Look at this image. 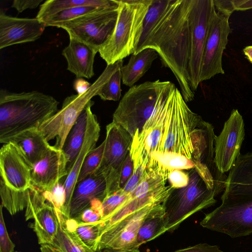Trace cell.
I'll list each match as a JSON object with an SVG mask.
<instances>
[{"instance_id": "1", "label": "cell", "mask_w": 252, "mask_h": 252, "mask_svg": "<svg viewBox=\"0 0 252 252\" xmlns=\"http://www.w3.org/2000/svg\"><path fill=\"white\" fill-rule=\"evenodd\" d=\"M215 136L213 126L192 111L180 91L167 81L151 117L132 138L134 169L145 171L152 157L167 154L186 157L198 172L215 169Z\"/></svg>"}, {"instance_id": "2", "label": "cell", "mask_w": 252, "mask_h": 252, "mask_svg": "<svg viewBox=\"0 0 252 252\" xmlns=\"http://www.w3.org/2000/svg\"><path fill=\"white\" fill-rule=\"evenodd\" d=\"M190 2L191 0H152L133 54L147 48L156 51L162 65L173 72L186 102L194 98L188 73Z\"/></svg>"}, {"instance_id": "3", "label": "cell", "mask_w": 252, "mask_h": 252, "mask_svg": "<svg viewBox=\"0 0 252 252\" xmlns=\"http://www.w3.org/2000/svg\"><path fill=\"white\" fill-rule=\"evenodd\" d=\"M221 203L206 214L202 227L236 238L252 234V152L241 154L229 172Z\"/></svg>"}, {"instance_id": "4", "label": "cell", "mask_w": 252, "mask_h": 252, "mask_svg": "<svg viewBox=\"0 0 252 252\" xmlns=\"http://www.w3.org/2000/svg\"><path fill=\"white\" fill-rule=\"evenodd\" d=\"M59 102L36 91H0V142L5 144L26 131L37 129L58 111Z\"/></svg>"}, {"instance_id": "5", "label": "cell", "mask_w": 252, "mask_h": 252, "mask_svg": "<svg viewBox=\"0 0 252 252\" xmlns=\"http://www.w3.org/2000/svg\"><path fill=\"white\" fill-rule=\"evenodd\" d=\"M114 30L99 49L107 65L133 54L141 36L144 20L152 0H118Z\"/></svg>"}, {"instance_id": "6", "label": "cell", "mask_w": 252, "mask_h": 252, "mask_svg": "<svg viewBox=\"0 0 252 252\" xmlns=\"http://www.w3.org/2000/svg\"><path fill=\"white\" fill-rule=\"evenodd\" d=\"M123 66V60L107 65L102 73L85 92L66 97L61 108L38 128L46 140L49 142L56 138L54 146L62 150L69 131L88 103L93 97L97 95L113 74Z\"/></svg>"}, {"instance_id": "7", "label": "cell", "mask_w": 252, "mask_h": 252, "mask_svg": "<svg viewBox=\"0 0 252 252\" xmlns=\"http://www.w3.org/2000/svg\"><path fill=\"white\" fill-rule=\"evenodd\" d=\"M189 182L183 188L173 189L163 203L166 231L176 229L193 214L214 205L218 193L212 189L195 168L189 170Z\"/></svg>"}, {"instance_id": "8", "label": "cell", "mask_w": 252, "mask_h": 252, "mask_svg": "<svg viewBox=\"0 0 252 252\" xmlns=\"http://www.w3.org/2000/svg\"><path fill=\"white\" fill-rule=\"evenodd\" d=\"M167 81H147L130 88L113 114V122L132 137L139 133L151 117Z\"/></svg>"}, {"instance_id": "9", "label": "cell", "mask_w": 252, "mask_h": 252, "mask_svg": "<svg viewBox=\"0 0 252 252\" xmlns=\"http://www.w3.org/2000/svg\"><path fill=\"white\" fill-rule=\"evenodd\" d=\"M167 182V177L158 172L145 170L136 189L110 216L99 222L100 236L126 215L151 204L163 203L173 189Z\"/></svg>"}, {"instance_id": "10", "label": "cell", "mask_w": 252, "mask_h": 252, "mask_svg": "<svg viewBox=\"0 0 252 252\" xmlns=\"http://www.w3.org/2000/svg\"><path fill=\"white\" fill-rule=\"evenodd\" d=\"M216 12L213 0H191L189 20V48L188 73L192 91L200 82L202 59L211 22Z\"/></svg>"}, {"instance_id": "11", "label": "cell", "mask_w": 252, "mask_h": 252, "mask_svg": "<svg viewBox=\"0 0 252 252\" xmlns=\"http://www.w3.org/2000/svg\"><path fill=\"white\" fill-rule=\"evenodd\" d=\"M106 132L102 158L95 172L104 177L107 195L120 189L121 171L130 152L132 137L121 126L113 121L106 126Z\"/></svg>"}, {"instance_id": "12", "label": "cell", "mask_w": 252, "mask_h": 252, "mask_svg": "<svg viewBox=\"0 0 252 252\" xmlns=\"http://www.w3.org/2000/svg\"><path fill=\"white\" fill-rule=\"evenodd\" d=\"M119 6V5H118ZM118 6L97 10L63 24L69 37L98 51L112 35L117 21Z\"/></svg>"}, {"instance_id": "13", "label": "cell", "mask_w": 252, "mask_h": 252, "mask_svg": "<svg viewBox=\"0 0 252 252\" xmlns=\"http://www.w3.org/2000/svg\"><path fill=\"white\" fill-rule=\"evenodd\" d=\"M163 203L147 205L130 213L104 232L99 237L95 250L101 252L107 248L140 252L137 237L145 219L156 206Z\"/></svg>"}, {"instance_id": "14", "label": "cell", "mask_w": 252, "mask_h": 252, "mask_svg": "<svg viewBox=\"0 0 252 252\" xmlns=\"http://www.w3.org/2000/svg\"><path fill=\"white\" fill-rule=\"evenodd\" d=\"M229 18L216 11L208 30L200 74V83L215 75L224 74L222 57L231 32Z\"/></svg>"}, {"instance_id": "15", "label": "cell", "mask_w": 252, "mask_h": 252, "mask_svg": "<svg viewBox=\"0 0 252 252\" xmlns=\"http://www.w3.org/2000/svg\"><path fill=\"white\" fill-rule=\"evenodd\" d=\"M245 134L243 117L237 109H233L222 131L214 138V161L222 173L230 171L240 155Z\"/></svg>"}, {"instance_id": "16", "label": "cell", "mask_w": 252, "mask_h": 252, "mask_svg": "<svg viewBox=\"0 0 252 252\" xmlns=\"http://www.w3.org/2000/svg\"><path fill=\"white\" fill-rule=\"evenodd\" d=\"M26 220L33 219L31 227L40 245H51L57 234L58 219L54 207L47 202L42 191L33 189L29 193L26 208Z\"/></svg>"}, {"instance_id": "17", "label": "cell", "mask_w": 252, "mask_h": 252, "mask_svg": "<svg viewBox=\"0 0 252 252\" xmlns=\"http://www.w3.org/2000/svg\"><path fill=\"white\" fill-rule=\"evenodd\" d=\"M32 167L14 143L4 144L0 150V179L12 189L24 191L32 185Z\"/></svg>"}, {"instance_id": "18", "label": "cell", "mask_w": 252, "mask_h": 252, "mask_svg": "<svg viewBox=\"0 0 252 252\" xmlns=\"http://www.w3.org/2000/svg\"><path fill=\"white\" fill-rule=\"evenodd\" d=\"M46 27L36 18H17L0 13V49L34 41Z\"/></svg>"}, {"instance_id": "19", "label": "cell", "mask_w": 252, "mask_h": 252, "mask_svg": "<svg viewBox=\"0 0 252 252\" xmlns=\"http://www.w3.org/2000/svg\"><path fill=\"white\" fill-rule=\"evenodd\" d=\"M67 160L63 151L52 146L32 170V185L44 191L52 189L67 175Z\"/></svg>"}, {"instance_id": "20", "label": "cell", "mask_w": 252, "mask_h": 252, "mask_svg": "<svg viewBox=\"0 0 252 252\" xmlns=\"http://www.w3.org/2000/svg\"><path fill=\"white\" fill-rule=\"evenodd\" d=\"M91 108L92 107L89 108L88 111L87 128L83 143L63 182L66 201L63 217L66 219H69L70 201L83 163L87 155L96 147L99 137L100 126L96 116L93 113Z\"/></svg>"}, {"instance_id": "21", "label": "cell", "mask_w": 252, "mask_h": 252, "mask_svg": "<svg viewBox=\"0 0 252 252\" xmlns=\"http://www.w3.org/2000/svg\"><path fill=\"white\" fill-rule=\"evenodd\" d=\"M106 183L104 177L95 172L77 183L69 206V219H77L96 198L102 201L106 196Z\"/></svg>"}, {"instance_id": "22", "label": "cell", "mask_w": 252, "mask_h": 252, "mask_svg": "<svg viewBox=\"0 0 252 252\" xmlns=\"http://www.w3.org/2000/svg\"><path fill=\"white\" fill-rule=\"evenodd\" d=\"M98 51L75 38L69 37V42L62 51L67 62V69L79 78H91L94 74V58Z\"/></svg>"}, {"instance_id": "23", "label": "cell", "mask_w": 252, "mask_h": 252, "mask_svg": "<svg viewBox=\"0 0 252 252\" xmlns=\"http://www.w3.org/2000/svg\"><path fill=\"white\" fill-rule=\"evenodd\" d=\"M9 142L17 145L32 168L45 156L52 146L38 128L23 132Z\"/></svg>"}, {"instance_id": "24", "label": "cell", "mask_w": 252, "mask_h": 252, "mask_svg": "<svg viewBox=\"0 0 252 252\" xmlns=\"http://www.w3.org/2000/svg\"><path fill=\"white\" fill-rule=\"evenodd\" d=\"M58 228L51 246L61 252H100L87 246L75 232L70 220L65 219L56 211Z\"/></svg>"}, {"instance_id": "25", "label": "cell", "mask_w": 252, "mask_h": 252, "mask_svg": "<svg viewBox=\"0 0 252 252\" xmlns=\"http://www.w3.org/2000/svg\"><path fill=\"white\" fill-rule=\"evenodd\" d=\"M158 57L157 52L150 48L132 54L127 63L121 68L123 83L130 88L134 86Z\"/></svg>"}, {"instance_id": "26", "label": "cell", "mask_w": 252, "mask_h": 252, "mask_svg": "<svg viewBox=\"0 0 252 252\" xmlns=\"http://www.w3.org/2000/svg\"><path fill=\"white\" fill-rule=\"evenodd\" d=\"M94 104V102L92 100L88 103L66 138L62 150L67 160L68 173L83 143L87 128L89 109Z\"/></svg>"}, {"instance_id": "27", "label": "cell", "mask_w": 252, "mask_h": 252, "mask_svg": "<svg viewBox=\"0 0 252 252\" xmlns=\"http://www.w3.org/2000/svg\"><path fill=\"white\" fill-rule=\"evenodd\" d=\"M165 211L163 204L155 207L142 222L137 237L141 245L152 240L166 232L165 228Z\"/></svg>"}, {"instance_id": "28", "label": "cell", "mask_w": 252, "mask_h": 252, "mask_svg": "<svg viewBox=\"0 0 252 252\" xmlns=\"http://www.w3.org/2000/svg\"><path fill=\"white\" fill-rule=\"evenodd\" d=\"M111 5H87L75 7L65 9L51 15L44 17L39 21L46 27H60L64 23L99 10L118 6V1Z\"/></svg>"}, {"instance_id": "29", "label": "cell", "mask_w": 252, "mask_h": 252, "mask_svg": "<svg viewBox=\"0 0 252 252\" xmlns=\"http://www.w3.org/2000/svg\"><path fill=\"white\" fill-rule=\"evenodd\" d=\"M116 0H48L40 5L36 18L40 20L61 11L82 6L111 5Z\"/></svg>"}, {"instance_id": "30", "label": "cell", "mask_w": 252, "mask_h": 252, "mask_svg": "<svg viewBox=\"0 0 252 252\" xmlns=\"http://www.w3.org/2000/svg\"><path fill=\"white\" fill-rule=\"evenodd\" d=\"M29 190L21 191L12 189L0 180L1 205L12 216L23 210L28 204Z\"/></svg>"}, {"instance_id": "31", "label": "cell", "mask_w": 252, "mask_h": 252, "mask_svg": "<svg viewBox=\"0 0 252 252\" xmlns=\"http://www.w3.org/2000/svg\"><path fill=\"white\" fill-rule=\"evenodd\" d=\"M69 220L75 232L79 238L87 246L95 250L100 236V223H84L74 219Z\"/></svg>"}, {"instance_id": "32", "label": "cell", "mask_w": 252, "mask_h": 252, "mask_svg": "<svg viewBox=\"0 0 252 252\" xmlns=\"http://www.w3.org/2000/svg\"><path fill=\"white\" fill-rule=\"evenodd\" d=\"M104 145V140L87 155L82 165L77 182L84 180L96 171L102 158Z\"/></svg>"}, {"instance_id": "33", "label": "cell", "mask_w": 252, "mask_h": 252, "mask_svg": "<svg viewBox=\"0 0 252 252\" xmlns=\"http://www.w3.org/2000/svg\"><path fill=\"white\" fill-rule=\"evenodd\" d=\"M122 67L117 69L113 74L99 91L97 95L102 100L118 101L120 99L121 96Z\"/></svg>"}, {"instance_id": "34", "label": "cell", "mask_w": 252, "mask_h": 252, "mask_svg": "<svg viewBox=\"0 0 252 252\" xmlns=\"http://www.w3.org/2000/svg\"><path fill=\"white\" fill-rule=\"evenodd\" d=\"M42 191L46 201L51 204L56 211L63 216L66 201L64 183L60 181L50 189Z\"/></svg>"}, {"instance_id": "35", "label": "cell", "mask_w": 252, "mask_h": 252, "mask_svg": "<svg viewBox=\"0 0 252 252\" xmlns=\"http://www.w3.org/2000/svg\"><path fill=\"white\" fill-rule=\"evenodd\" d=\"M130 193L120 189L106 195L102 201L103 217L101 221L110 216L127 198Z\"/></svg>"}, {"instance_id": "36", "label": "cell", "mask_w": 252, "mask_h": 252, "mask_svg": "<svg viewBox=\"0 0 252 252\" xmlns=\"http://www.w3.org/2000/svg\"><path fill=\"white\" fill-rule=\"evenodd\" d=\"M102 217V201L96 198L92 201L90 206L75 220L84 223H95L100 221Z\"/></svg>"}, {"instance_id": "37", "label": "cell", "mask_w": 252, "mask_h": 252, "mask_svg": "<svg viewBox=\"0 0 252 252\" xmlns=\"http://www.w3.org/2000/svg\"><path fill=\"white\" fill-rule=\"evenodd\" d=\"M3 207L0 206V252H13L15 244L11 240L6 230L2 214Z\"/></svg>"}, {"instance_id": "38", "label": "cell", "mask_w": 252, "mask_h": 252, "mask_svg": "<svg viewBox=\"0 0 252 252\" xmlns=\"http://www.w3.org/2000/svg\"><path fill=\"white\" fill-rule=\"evenodd\" d=\"M184 170L175 169L168 175L167 181L173 189H181L186 187L189 182V172Z\"/></svg>"}, {"instance_id": "39", "label": "cell", "mask_w": 252, "mask_h": 252, "mask_svg": "<svg viewBox=\"0 0 252 252\" xmlns=\"http://www.w3.org/2000/svg\"><path fill=\"white\" fill-rule=\"evenodd\" d=\"M134 171V162L129 153L126 157L122 167L119 187L123 189L129 180Z\"/></svg>"}, {"instance_id": "40", "label": "cell", "mask_w": 252, "mask_h": 252, "mask_svg": "<svg viewBox=\"0 0 252 252\" xmlns=\"http://www.w3.org/2000/svg\"><path fill=\"white\" fill-rule=\"evenodd\" d=\"M145 170L141 167L134 169L132 175L123 189L125 192L130 193L133 192L138 186L141 181Z\"/></svg>"}, {"instance_id": "41", "label": "cell", "mask_w": 252, "mask_h": 252, "mask_svg": "<svg viewBox=\"0 0 252 252\" xmlns=\"http://www.w3.org/2000/svg\"><path fill=\"white\" fill-rule=\"evenodd\" d=\"M173 252H223L217 245H211L207 243H201L180 249Z\"/></svg>"}, {"instance_id": "42", "label": "cell", "mask_w": 252, "mask_h": 252, "mask_svg": "<svg viewBox=\"0 0 252 252\" xmlns=\"http://www.w3.org/2000/svg\"><path fill=\"white\" fill-rule=\"evenodd\" d=\"M213 1L218 12L228 18L235 11L233 0H213Z\"/></svg>"}, {"instance_id": "43", "label": "cell", "mask_w": 252, "mask_h": 252, "mask_svg": "<svg viewBox=\"0 0 252 252\" xmlns=\"http://www.w3.org/2000/svg\"><path fill=\"white\" fill-rule=\"evenodd\" d=\"M43 0H14L13 1L11 7L17 10L19 13L28 9L36 8Z\"/></svg>"}, {"instance_id": "44", "label": "cell", "mask_w": 252, "mask_h": 252, "mask_svg": "<svg viewBox=\"0 0 252 252\" xmlns=\"http://www.w3.org/2000/svg\"><path fill=\"white\" fill-rule=\"evenodd\" d=\"M235 10L243 11L252 8V0H233Z\"/></svg>"}, {"instance_id": "45", "label": "cell", "mask_w": 252, "mask_h": 252, "mask_svg": "<svg viewBox=\"0 0 252 252\" xmlns=\"http://www.w3.org/2000/svg\"><path fill=\"white\" fill-rule=\"evenodd\" d=\"M91 85L88 82L82 78L78 79L74 83V89L78 94H81L85 92Z\"/></svg>"}, {"instance_id": "46", "label": "cell", "mask_w": 252, "mask_h": 252, "mask_svg": "<svg viewBox=\"0 0 252 252\" xmlns=\"http://www.w3.org/2000/svg\"><path fill=\"white\" fill-rule=\"evenodd\" d=\"M243 52L247 59L252 63V45L245 47Z\"/></svg>"}, {"instance_id": "47", "label": "cell", "mask_w": 252, "mask_h": 252, "mask_svg": "<svg viewBox=\"0 0 252 252\" xmlns=\"http://www.w3.org/2000/svg\"><path fill=\"white\" fill-rule=\"evenodd\" d=\"M40 247L42 248L46 252H61L58 249L49 245H42Z\"/></svg>"}, {"instance_id": "48", "label": "cell", "mask_w": 252, "mask_h": 252, "mask_svg": "<svg viewBox=\"0 0 252 252\" xmlns=\"http://www.w3.org/2000/svg\"><path fill=\"white\" fill-rule=\"evenodd\" d=\"M102 252H130L126 251L115 249H111V248H107L102 250Z\"/></svg>"}, {"instance_id": "49", "label": "cell", "mask_w": 252, "mask_h": 252, "mask_svg": "<svg viewBox=\"0 0 252 252\" xmlns=\"http://www.w3.org/2000/svg\"><path fill=\"white\" fill-rule=\"evenodd\" d=\"M41 252H46V251L41 247H40Z\"/></svg>"}, {"instance_id": "50", "label": "cell", "mask_w": 252, "mask_h": 252, "mask_svg": "<svg viewBox=\"0 0 252 252\" xmlns=\"http://www.w3.org/2000/svg\"></svg>"}]
</instances>
